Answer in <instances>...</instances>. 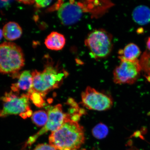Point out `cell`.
Returning a JSON list of instances; mask_svg holds the SVG:
<instances>
[{
	"label": "cell",
	"instance_id": "obj_18",
	"mask_svg": "<svg viewBox=\"0 0 150 150\" xmlns=\"http://www.w3.org/2000/svg\"><path fill=\"white\" fill-rule=\"evenodd\" d=\"M33 150H57L54 146L46 144H39Z\"/></svg>",
	"mask_w": 150,
	"mask_h": 150
},
{
	"label": "cell",
	"instance_id": "obj_7",
	"mask_svg": "<svg viewBox=\"0 0 150 150\" xmlns=\"http://www.w3.org/2000/svg\"><path fill=\"white\" fill-rule=\"evenodd\" d=\"M142 69L138 59L133 61L121 60L120 65L114 71V83L119 84L134 83L139 77Z\"/></svg>",
	"mask_w": 150,
	"mask_h": 150
},
{
	"label": "cell",
	"instance_id": "obj_13",
	"mask_svg": "<svg viewBox=\"0 0 150 150\" xmlns=\"http://www.w3.org/2000/svg\"><path fill=\"white\" fill-rule=\"evenodd\" d=\"M141 52L139 47L134 43L127 45L123 50H119V59L120 60L133 61L138 59Z\"/></svg>",
	"mask_w": 150,
	"mask_h": 150
},
{
	"label": "cell",
	"instance_id": "obj_6",
	"mask_svg": "<svg viewBox=\"0 0 150 150\" xmlns=\"http://www.w3.org/2000/svg\"><path fill=\"white\" fill-rule=\"evenodd\" d=\"M85 42L92 55L96 57H105L111 51V37L103 30L92 32L88 36Z\"/></svg>",
	"mask_w": 150,
	"mask_h": 150
},
{
	"label": "cell",
	"instance_id": "obj_3",
	"mask_svg": "<svg viewBox=\"0 0 150 150\" xmlns=\"http://www.w3.org/2000/svg\"><path fill=\"white\" fill-rule=\"evenodd\" d=\"M24 63L23 51L18 45L9 42L0 45V73L18 78Z\"/></svg>",
	"mask_w": 150,
	"mask_h": 150
},
{
	"label": "cell",
	"instance_id": "obj_22",
	"mask_svg": "<svg viewBox=\"0 0 150 150\" xmlns=\"http://www.w3.org/2000/svg\"><path fill=\"white\" fill-rule=\"evenodd\" d=\"M3 35V31L0 29V40H1V39L2 38Z\"/></svg>",
	"mask_w": 150,
	"mask_h": 150
},
{
	"label": "cell",
	"instance_id": "obj_8",
	"mask_svg": "<svg viewBox=\"0 0 150 150\" xmlns=\"http://www.w3.org/2000/svg\"><path fill=\"white\" fill-rule=\"evenodd\" d=\"M82 103L90 110L104 111L111 108L113 100L111 97L105 93L88 87L81 93Z\"/></svg>",
	"mask_w": 150,
	"mask_h": 150
},
{
	"label": "cell",
	"instance_id": "obj_14",
	"mask_svg": "<svg viewBox=\"0 0 150 150\" xmlns=\"http://www.w3.org/2000/svg\"><path fill=\"white\" fill-rule=\"evenodd\" d=\"M132 15L134 21L140 25H146L150 22V9L146 6L137 7Z\"/></svg>",
	"mask_w": 150,
	"mask_h": 150
},
{
	"label": "cell",
	"instance_id": "obj_10",
	"mask_svg": "<svg viewBox=\"0 0 150 150\" xmlns=\"http://www.w3.org/2000/svg\"><path fill=\"white\" fill-rule=\"evenodd\" d=\"M18 78V81L12 84L11 87L12 91L18 94L21 91H26L28 93L33 87V77L32 73L29 71H23L20 74Z\"/></svg>",
	"mask_w": 150,
	"mask_h": 150
},
{
	"label": "cell",
	"instance_id": "obj_12",
	"mask_svg": "<svg viewBox=\"0 0 150 150\" xmlns=\"http://www.w3.org/2000/svg\"><path fill=\"white\" fill-rule=\"evenodd\" d=\"M4 37L6 40L13 41L21 36L22 30L19 24L14 22H10L6 24L3 30Z\"/></svg>",
	"mask_w": 150,
	"mask_h": 150
},
{
	"label": "cell",
	"instance_id": "obj_20",
	"mask_svg": "<svg viewBox=\"0 0 150 150\" xmlns=\"http://www.w3.org/2000/svg\"><path fill=\"white\" fill-rule=\"evenodd\" d=\"M20 2L24 4H32L33 3H35V1H19Z\"/></svg>",
	"mask_w": 150,
	"mask_h": 150
},
{
	"label": "cell",
	"instance_id": "obj_5",
	"mask_svg": "<svg viewBox=\"0 0 150 150\" xmlns=\"http://www.w3.org/2000/svg\"><path fill=\"white\" fill-rule=\"evenodd\" d=\"M48 119L46 125L36 134L30 137L24 145V147L30 146L36 141L39 137L48 131L52 132L58 130L65 121L71 119L70 115L63 112L62 106L60 104L47 107Z\"/></svg>",
	"mask_w": 150,
	"mask_h": 150
},
{
	"label": "cell",
	"instance_id": "obj_11",
	"mask_svg": "<svg viewBox=\"0 0 150 150\" xmlns=\"http://www.w3.org/2000/svg\"><path fill=\"white\" fill-rule=\"evenodd\" d=\"M65 42V39L63 35L56 32H52L47 37L45 44L49 49L59 50L64 48Z\"/></svg>",
	"mask_w": 150,
	"mask_h": 150
},
{
	"label": "cell",
	"instance_id": "obj_9",
	"mask_svg": "<svg viewBox=\"0 0 150 150\" xmlns=\"http://www.w3.org/2000/svg\"><path fill=\"white\" fill-rule=\"evenodd\" d=\"M81 5L74 1L62 4L58 10V15L64 25H72L80 20L83 12Z\"/></svg>",
	"mask_w": 150,
	"mask_h": 150
},
{
	"label": "cell",
	"instance_id": "obj_15",
	"mask_svg": "<svg viewBox=\"0 0 150 150\" xmlns=\"http://www.w3.org/2000/svg\"><path fill=\"white\" fill-rule=\"evenodd\" d=\"M48 119V113L43 110L35 112L32 117V120L33 123L39 127H42L45 125Z\"/></svg>",
	"mask_w": 150,
	"mask_h": 150
},
{
	"label": "cell",
	"instance_id": "obj_21",
	"mask_svg": "<svg viewBox=\"0 0 150 150\" xmlns=\"http://www.w3.org/2000/svg\"><path fill=\"white\" fill-rule=\"evenodd\" d=\"M147 46L148 49L150 50V37L148 39L147 42Z\"/></svg>",
	"mask_w": 150,
	"mask_h": 150
},
{
	"label": "cell",
	"instance_id": "obj_4",
	"mask_svg": "<svg viewBox=\"0 0 150 150\" xmlns=\"http://www.w3.org/2000/svg\"><path fill=\"white\" fill-rule=\"evenodd\" d=\"M19 94L11 91L5 93L1 97L3 104L0 108V117L18 114L23 119H26L32 115L29 96L27 93Z\"/></svg>",
	"mask_w": 150,
	"mask_h": 150
},
{
	"label": "cell",
	"instance_id": "obj_16",
	"mask_svg": "<svg viewBox=\"0 0 150 150\" xmlns=\"http://www.w3.org/2000/svg\"><path fill=\"white\" fill-rule=\"evenodd\" d=\"M92 133L93 136L97 139H103L108 134V127L104 124L99 123L93 127Z\"/></svg>",
	"mask_w": 150,
	"mask_h": 150
},
{
	"label": "cell",
	"instance_id": "obj_19",
	"mask_svg": "<svg viewBox=\"0 0 150 150\" xmlns=\"http://www.w3.org/2000/svg\"><path fill=\"white\" fill-rule=\"evenodd\" d=\"M52 1H47V0L36 1L35 2V6L37 8H43L49 5Z\"/></svg>",
	"mask_w": 150,
	"mask_h": 150
},
{
	"label": "cell",
	"instance_id": "obj_1",
	"mask_svg": "<svg viewBox=\"0 0 150 150\" xmlns=\"http://www.w3.org/2000/svg\"><path fill=\"white\" fill-rule=\"evenodd\" d=\"M83 127L69 119L58 130L52 132L50 145L58 150H78L85 142Z\"/></svg>",
	"mask_w": 150,
	"mask_h": 150
},
{
	"label": "cell",
	"instance_id": "obj_17",
	"mask_svg": "<svg viewBox=\"0 0 150 150\" xmlns=\"http://www.w3.org/2000/svg\"><path fill=\"white\" fill-rule=\"evenodd\" d=\"M30 99L33 104L38 108L43 107L45 104L44 98L40 93L33 91L31 89L27 93Z\"/></svg>",
	"mask_w": 150,
	"mask_h": 150
},
{
	"label": "cell",
	"instance_id": "obj_2",
	"mask_svg": "<svg viewBox=\"0 0 150 150\" xmlns=\"http://www.w3.org/2000/svg\"><path fill=\"white\" fill-rule=\"evenodd\" d=\"M31 73L33 77L31 89L40 93L44 98L50 91L60 87L68 75L67 71L59 70L51 65H47L42 72L35 70Z\"/></svg>",
	"mask_w": 150,
	"mask_h": 150
}]
</instances>
